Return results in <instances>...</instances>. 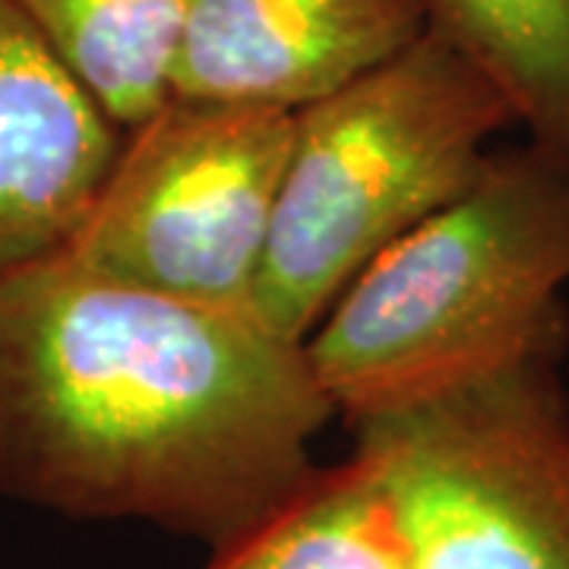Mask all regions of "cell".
<instances>
[{"instance_id": "obj_9", "label": "cell", "mask_w": 569, "mask_h": 569, "mask_svg": "<svg viewBox=\"0 0 569 569\" xmlns=\"http://www.w3.org/2000/svg\"><path fill=\"white\" fill-rule=\"evenodd\" d=\"M203 569H408L383 488L361 452L317 466Z\"/></svg>"}, {"instance_id": "obj_7", "label": "cell", "mask_w": 569, "mask_h": 569, "mask_svg": "<svg viewBox=\"0 0 569 569\" xmlns=\"http://www.w3.org/2000/svg\"><path fill=\"white\" fill-rule=\"evenodd\" d=\"M121 127L17 0H0V276L67 244Z\"/></svg>"}, {"instance_id": "obj_4", "label": "cell", "mask_w": 569, "mask_h": 569, "mask_svg": "<svg viewBox=\"0 0 569 569\" xmlns=\"http://www.w3.org/2000/svg\"><path fill=\"white\" fill-rule=\"evenodd\" d=\"M563 358H531L348 427L408 569H569Z\"/></svg>"}, {"instance_id": "obj_3", "label": "cell", "mask_w": 569, "mask_h": 569, "mask_svg": "<svg viewBox=\"0 0 569 569\" xmlns=\"http://www.w3.org/2000/svg\"><path fill=\"white\" fill-rule=\"evenodd\" d=\"M509 127L503 96L433 32L298 108L250 307L307 342L370 260L481 174Z\"/></svg>"}, {"instance_id": "obj_5", "label": "cell", "mask_w": 569, "mask_h": 569, "mask_svg": "<svg viewBox=\"0 0 569 569\" xmlns=\"http://www.w3.org/2000/svg\"><path fill=\"white\" fill-rule=\"evenodd\" d=\"M291 114L171 96L123 130L63 250L137 288L250 307L291 146Z\"/></svg>"}, {"instance_id": "obj_10", "label": "cell", "mask_w": 569, "mask_h": 569, "mask_svg": "<svg viewBox=\"0 0 569 569\" xmlns=\"http://www.w3.org/2000/svg\"><path fill=\"white\" fill-rule=\"evenodd\" d=\"M447 41L509 104L526 142L569 168V0H425Z\"/></svg>"}, {"instance_id": "obj_2", "label": "cell", "mask_w": 569, "mask_h": 569, "mask_svg": "<svg viewBox=\"0 0 569 569\" xmlns=\"http://www.w3.org/2000/svg\"><path fill=\"white\" fill-rule=\"evenodd\" d=\"M569 168L493 149L459 197L351 279L307 336L348 427L569 348Z\"/></svg>"}, {"instance_id": "obj_1", "label": "cell", "mask_w": 569, "mask_h": 569, "mask_svg": "<svg viewBox=\"0 0 569 569\" xmlns=\"http://www.w3.org/2000/svg\"><path fill=\"white\" fill-rule=\"evenodd\" d=\"M336 421L253 307L111 279L63 247L0 276V497L219 548L305 481Z\"/></svg>"}, {"instance_id": "obj_6", "label": "cell", "mask_w": 569, "mask_h": 569, "mask_svg": "<svg viewBox=\"0 0 569 569\" xmlns=\"http://www.w3.org/2000/svg\"><path fill=\"white\" fill-rule=\"evenodd\" d=\"M425 32V0H200L174 96L298 111Z\"/></svg>"}, {"instance_id": "obj_8", "label": "cell", "mask_w": 569, "mask_h": 569, "mask_svg": "<svg viewBox=\"0 0 569 569\" xmlns=\"http://www.w3.org/2000/svg\"><path fill=\"white\" fill-rule=\"evenodd\" d=\"M63 67L121 130L174 96L200 0H17Z\"/></svg>"}]
</instances>
